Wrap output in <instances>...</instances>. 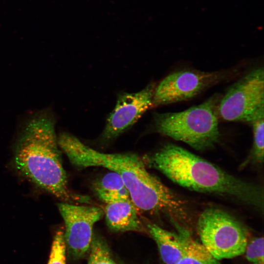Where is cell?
Masks as SVG:
<instances>
[{
    "instance_id": "obj_7",
    "label": "cell",
    "mask_w": 264,
    "mask_h": 264,
    "mask_svg": "<svg viewBox=\"0 0 264 264\" xmlns=\"http://www.w3.org/2000/svg\"><path fill=\"white\" fill-rule=\"evenodd\" d=\"M230 74L228 70L206 72L184 69L174 71L155 87L153 107L189 100Z\"/></svg>"
},
{
    "instance_id": "obj_15",
    "label": "cell",
    "mask_w": 264,
    "mask_h": 264,
    "mask_svg": "<svg viewBox=\"0 0 264 264\" xmlns=\"http://www.w3.org/2000/svg\"><path fill=\"white\" fill-rule=\"evenodd\" d=\"M88 251V264H118L111 257L106 242L98 236L93 235Z\"/></svg>"
},
{
    "instance_id": "obj_13",
    "label": "cell",
    "mask_w": 264,
    "mask_h": 264,
    "mask_svg": "<svg viewBox=\"0 0 264 264\" xmlns=\"http://www.w3.org/2000/svg\"><path fill=\"white\" fill-rule=\"evenodd\" d=\"M176 264H222L212 256L189 232L183 254Z\"/></svg>"
},
{
    "instance_id": "obj_14",
    "label": "cell",
    "mask_w": 264,
    "mask_h": 264,
    "mask_svg": "<svg viewBox=\"0 0 264 264\" xmlns=\"http://www.w3.org/2000/svg\"><path fill=\"white\" fill-rule=\"evenodd\" d=\"M264 110L259 112L250 122L253 132V143L250 159L252 162L261 163L264 161Z\"/></svg>"
},
{
    "instance_id": "obj_17",
    "label": "cell",
    "mask_w": 264,
    "mask_h": 264,
    "mask_svg": "<svg viewBox=\"0 0 264 264\" xmlns=\"http://www.w3.org/2000/svg\"><path fill=\"white\" fill-rule=\"evenodd\" d=\"M66 250L64 233L61 229L54 237L47 264H66Z\"/></svg>"
},
{
    "instance_id": "obj_3",
    "label": "cell",
    "mask_w": 264,
    "mask_h": 264,
    "mask_svg": "<svg viewBox=\"0 0 264 264\" xmlns=\"http://www.w3.org/2000/svg\"><path fill=\"white\" fill-rule=\"evenodd\" d=\"M142 159L146 166L185 188L229 197L263 210L262 188L228 174L182 147L167 144Z\"/></svg>"
},
{
    "instance_id": "obj_1",
    "label": "cell",
    "mask_w": 264,
    "mask_h": 264,
    "mask_svg": "<svg viewBox=\"0 0 264 264\" xmlns=\"http://www.w3.org/2000/svg\"><path fill=\"white\" fill-rule=\"evenodd\" d=\"M57 142L60 149L76 168L100 167L118 174L138 211L165 214L174 221L183 220L186 216L184 201L149 173L142 158L137 154L101 152L66 132L59 133Z\"/></svg>"
},
{
    "instance_id": "obj_6",
    "label": "cell",
    "mask_w": 264,
    "mask_h": 264,
    "mask_svg": "<svg viewBox=\"0 0 264 264\" xmlns=\"http://www.w3.org/2000/svg\"><path fill=\"white\" fill-rule=\"evenodd\" d=\"M264 110V70L255 69L243 76L221 95L218 106L219 118L250 123Z\"/></svg>"
},
{
    "instance_id": "obj_4",
    "label": "cell",
    "mask_w": 264,
    "mask_h": 264,
    "mask_svg": "<svg viewBox=\"0 0 264 264\" xmlns=\"http://www.w3.org/2000/svg\"><path fill=\"white\" fill-rule=\"evenodd\" d=\"M221 96L215 94L182 111L154 113L155 131L198 151L212 149L220 137L217 110Z\"/></svg>"
},
{
    "instance_id": "obj_5",
    "label": "cell",
    "mask_w": 264,
    "mask_h": 264,
    "mask_svg": "<svg viewBox=\"0 0 264 264\" xmlns=\"http://www.w3.org/2000/svg\"><path fill=\"white\" fill-rule=\"evenodd\" d=\"M197 230L201 244L219 261L243 255L248 240L246 229L238 220L216 208H207L201 212Z\"/></svg>"
},
{
    "instance_id": "obj_10",
    "label": "cell",
    "mask_w": 264,
    "mask_h": 264,
    "mask_svg": "<svg viewBox=\"0 0 264 264\" xmlns=\"http://www.w3.org/2000/svg\"><path fill=\"white\" fill-rule=\"evenodd\" d=\"M176 227L177 232H172L155 223H146L147 231L155 242L165 264H176L184 253L186 236L190 231L180 226Z\"/></svg>"
},
{
    "instance_id": "obj_2",
    "label": "cell",
    "mask_w": 264,
    "mask_h": 264,
    "mask_svg": "<svg viewBox=\"0 0 264 264\" xmlns=\"http://www.w3.org/2000/svg\"><path fill=\"white\" fill-rule=\"evenodd\" d=\"M56 117L49 107L26 114L19 122L14 164L22 175L64 201L88 203V197L68 187L55 132Z\"/></svg>"
},
{
    "instance_id": "obj_11",
    "label": "cell",
    "mask_w": 264,
    "mask_h": 264,
    "mask_svg": "<svg viewBox=\"0 0 264 264\" xmlns=\"http://www.w3.org/2000/svg\"><path fill=\"white\" fill-rule=\"evenodd\" d=\"M108 228L114 232L146 233L138 210L130 199L106 204L104 211Z\"/></svg>"
},
{
    "instance_id": "obj_16",
    "label": "cell",
    "mask_w": 264,
    "mask_h": 264,
    "mask_svg": "<svg viewBox=\"0 0 264 264\" xmlns=\"http://www.w3.org/2000/svg\"><path fill=\"white\" fill-rule=\"evenodd\" d=\"M264 240L263 236L248 240L243 254L249 264H264Z\"/></svg>"
},
{
    "instance_id": "obj_12",
    "label": "cell",
    "mask_w": 264,
    "mask_h": 264,
    "mask_svg": "<svg viewBox=\"0 0 264 264\" xmlns=\"http://www.w3.org/2000/svg\"><path fill=\"white\" fill-rule=\"evenodd\" d=\"M93 189L98 198L106 204L130 199L121 177L112 171L98 180Z\"/></svg>"
},
{
    "instance_id": "obj_8",
    "label": "cell",
    "mask_w": 264,
    "mask_h": 264,
    "mask_svg": "<svg viewBox=\"0 0 264 264\" xmlns=\"http://www.w3.org/2000/svg\"><path fill=\"white\" fill-rule=\"evenodd\" d=\"M57 206L65 223L66 247L74 258L84 256L91 244L94 225L102 219L104 210L95 206L68 202L60 203Z\"/></svg>"
},
{
    "instance_id": "obj_9",
    "label": "cell",
    "mask_w": 264,
    "mask_h": 264,
    "mask_svg": "<svg viewBox=\"0 0 264 264\" xmlns=\"http://www.w3.org/2000/svg\"><path fill=\"white\" fill-rule=\"evenodd\" d=\"M154 83H150L134 93L122 92L118 95L115 106L109 114L100 139L110 142L130 129L145 113L153 107Z\"/></svg>"
}]
</instances>
